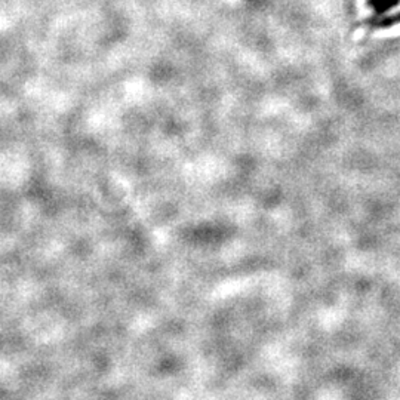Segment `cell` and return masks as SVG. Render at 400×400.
Instances as JSON below:
<instances>
[{
    "instance_id": "1",
    "label": "cell",
    "mask_w": 400,
    "mask_h": 400,
    "mask_svg": "<svg viewBox=\"0 0 400 400\" xmlns=\"http://www.w3.org/2000/svg\"><path fill=\"white\" fill-rule=\"evenodd\" d=\"M400 0H369L371 6L377 11V14H384L389 12L391 8H394Z\"/></svg>"
},
{
    "instance_id": "2",
    "label": "cell",
    "mask_w": 400,
    "mask_h": 400,
    "mask_svg": "<svg viewBox=\"0 0 400 400\" xmlns=\"http://www.w3.org/2000/svg\"><path fill=\"white\" fill-rule=\"evenodd\" d=\"M400 23V14L397 15H393L390 18H384L383 21H381L379 26H383V27H389V26H394V24H399Z\"/></svg>"
}]
</instances>
